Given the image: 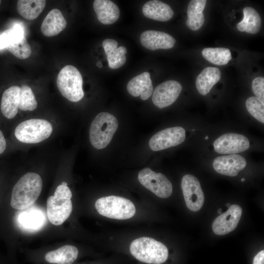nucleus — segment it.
I'll return each mask as SVG.
<instances>
[{
    "label": "nucleus",
    "instance_id": "obj_1",
    "mask_svg": "<svg viewBox=\"0 0 264 264\" xmlns=\"http://www.w3.org/2000/svg\"><path fill=\"white\" fill-rule=\"evenodd\" d=\"M43 181L39 175L32 172L22 176L14 186L10 205L17 210H24L32 205L40 196Z\"/></svg>",
    "mask_w": 264,
    "mask_h": 264
},
{
    "label": "nucleus",
    "instance_id": "obj_2",
    "mask_svg": "<svg viewBox=\"0 0 264 264\" xmlns=\"http://www.w3.org/2000/svg\"><path fill=\"white\" fill-rule=\"evenodd\" d=\"M131 254L140 262L149 264H161L168 257V250L162 242L146 237L138 238L131 243Z\"/></svg>",
    "mask_w": 264,
    "mask_h": 264
},
{
    "label": "nucleus",
    "instance_id": "obj_3",
    "mask_svg": "<svg viewBox=\"0 0 264 264\" xmlns=\"http://www.w3.org/2000/svg\"><path fill=\"white\" fill-rule=\"evenodd\" d=\"M118 126L116 118L110 113L102 112L92 120L89 131V141L97 149L106 147L111 141Z\"/></svg>",
    "mask_w": 264,
    "mask_h": 264
},
{
    "label": "nucleus",
    "instance_id": "obj_4",
    "mask_svg": "<svg viewBox=\"0 0 264 264\" xmlns=\"http://www.w3.org/2000/svg\"><path fill=\"white\" fill-rule=\"evenodd\" d=\"M95 205L100 215L113 219H128L136 212L135 206L130 200L119 196L101 198L96 201Z\"/></svg>",
    "mask_w": 264,
    "mask_h": 264
},
{
    "label": "nucleus",
    "instance_id": "obj_5",
    "mask_svg": "<svg viewBox=\"0 0 264 264\" xmlns=\"http://www.w3.org/2000/svg\"><path fill=\"white\" fill-rule=\"evenodd\" d=\"M83 78L78 69L72 65L64 67L57 78V86L61 94L68 100L77 102L84 96Z\"/></svg>",
    "mask_w": 264,
    "mask_h": 264
},
{
    "label": "nucleus",
    "instance_id": "obj_6",
    "mask_svg": "<svg viewBox=\"0 0 264 264\" xmlns=\"http://www.w3.org/2000/svg\"><path fill=\"white\" fill-rule=\"evenodd\" d=\"M52 131V126L48 121L43 119H31L20 123L16 127L14 134L20 142L35 144L48 138Z\"/></svg>",
    "mask_w": 264,
    "mask_h": 264
},
{
    "label": "nucleus",
    "instance_id": "obj_7",
    "mask_svg": "<svg viewBox=\"0 0 264 264\" xmlns=\"http://www.w3.org/2000/svg\"><path fill=\"white\" fill-rule=\"evenodd\" d=\"M138 179L143 186L159 198H167L172 194L173 186L169 179L163 174L155 173L149 168L141 170Z\"/></svg>",
    "mask_w": 264,
    "mask_h": 264
},
{
    "label": "nucleus",
    "instance_id": "obj_8",
    "mask_svg": "<svg viewBox=\"0 0 264 264\" xmlns=\"http://www.w3.org/2000/svg\"><path fill=\"white\" fill-rule=\"evenodd\" d=\"M181 187L188 208L193 212L199 211L203 205L204 196L198 178L192 175H184Z\"/></svg>",
    "mask_w": 264,
    "mask_h": 264
},
{
    "label": "nucleus",
    "instance_id": "obj_9",
    "mask_svg": "<svg viewBox=\"0 0 264 264\" xmlns=\"http://www.w3.org/2000/svg\"><path fill=\"white\" fill-rule=\"evenodd\" d=\"M185 138V131L181 127L165 129L154 134L149 145L153 151H158L181 144Z\"/></svg>",
    "mask_w": 264,
    "mask_h": 264
},
{
    "label": "nucleus",
    "instance_id": "obj_10",
    "mask_svg": "<svg viewBox=\"0 0 264 264\" xmlns=\"http://www.w3.org/2000/svg\"><path fill=\"white\" fill-rule=\"evenodd\" d=\"M215 151L223 154H233L244 152L250 147L248 139L245 136L227 133L217 138L213 144Z\"/></svg>",
    "mask_w": 264,
    "mask_h": 264
},
{
    "label": "nucleus",
    "instance_id": "obj_11",
    "mask_svg": "<svg viewBox=\"0 0 264 264\" xmlns=\"http://www.w3.org/2000/svg\"><path fill=\"white\" fill-rule=\"evenodd\" d=\"M182 87L175 80L165 81L158 85L153 92L152 101L160 109L168 107L178 97Z\"/></svg>",
    "mask_w": 264,
    "mask_h": 264
},
{
    "label": "nucleus",
    "instance_id": "obj_12",
    "mask_svg": "<svg viewBox=\"0 0 264 264\" xmlns=\"http://www.w3.org/2000/svg\"><path fill=\"white\" fill-rule=\"evenodd\" d=\"M242 214L241 207L233 204L213 221L212 228L215 234L224 235L233 231L237 226Z\"/></svg>",
    "mask_w": 264,
    "mask_h": 264
},
{
    "label": "nucleus",
    "instance_id": "obj_13",
    "mask_svg": "<svg viewBox=\"0 0 264 264\" xmlns=\"http://www.w3.org/2000/svg\"><path fill=\"white\" fill-rule=\"evenodd\" d=\"M46 206L48 220L55 225L63 223L70 216L72 210L71 199L58 198L53 196L48 198Z\"/></svg>",
    "mask_w": 264,
    "mask_h": 264
},
{
    "label": "nucleus",
    "instance_id": "obj_14",
    "mask_svg": "<svg viewBox=\"0 0 264 264\" xmlns=\"http://www.w3.org/2000/svg\"><path fill=\"white\" fill-rule=\"evenodd\" d=\"M246 165L244 158L236 154L219 156L213 162V167L217 173L229 176H237Z\"/></svg>",
    "mask_w": 264,
    "mask_h": 264
},
{
    "label": "nucleus",
    "instance_id": "obj_15",
    "mask_svg": "<svg viewBox=\"0 0 264 264\" xmlns=\"http://www.w3.org/2000/svg\"><path fill=\"white\" fill-rule=\"evenodd\" d=\"M140 40L142 45L151 50L172 48L176 42L169 34L153 30L143 32L140 35Z\"/></svg>",
    "mask_w": 264,
    "mask_h": 264
},
{
    "label": "nucleus",
    "instance_id": "obj_16",
    "mask_svg": "<svg viewBox=\"0 0 264 264\" xmlns=\"http://www.w3.org/2000/svg\"><path fill=\"white\" fill-rule=\"evenodd\" d=\"M127 89L132 96H140L143 100L148 99L153 92L150 73L144 72L133 77L128 82Z\"/></svg>",
    "mask_w": 264,
    "mask_h": 264
},
{
    "label": "nucleus",
    "instance_id": "obj_17",
    "mask_svg": "<svg viewBox=\"0 0 264 264\" xmlns=\"http://www.w3.org/2000/svg\"><path fill=\"white\" fill-rule=\"evenodd\" d=\"M78 254L76 247L65 245L47 252L44 256V260L48 264H72L77 259Z\"/></svg>",
    "mask_w": 264,
    "mask_h": 264
},
{
    "label": "nucleus",
    "instance_id": "obj_18",
    "mask_svg": "<svg viewBox=\"0 0 264 264\" xmlns=\"http://www.w3.org/2000/svg\"><path fill=\"white\" fill-rule=\"evenodd\" d=\"M102 45L110 68H118L125 64L127 60L125 54L127 52L125 47L121 46L117 48V42L110 39L104 40Z\"/></svg>",
    "mask_w": 264,
    "mask_h": 264
},
{
    "label": "nucleus",
    "instance_id": "obj_19",
    "mask_svg": "<svg viewBox=\"0 0 264 264\" xmlns=\"http://www.w3.org/2000/svg\"><path fill=\"white\" fill-rule=\"evenodd\" d=\"M67 22L61 12L58 9L51 10L44 20L41 31L46 37L59 34L66 27Z\"/></svg>",
    "mask_w": 264,
    "mask_h": 264
},
{
    "label": "nucleus",
    "instance_id": "obj_20",
    "mask_svg": "<svg viewBox=\"0 0 264 264\" xmlns=\"http://www.w3.org/2000/svg\"><path fill=\"white\" fill-rule=\"evenodd\" d=\"M142 12L147 18L159 22L168 21L174 14L169 5L157 0H150L145 3L142 7Z\"/></svg>",
    "mask_w": 264,
    "mask_h": 264
},
{
    "label": "nucleus",
    "instance_id": "obj_21",
    "mask_svg": "<svg viewBox=\"0 0 264 264\" xmlns=\"http://www.w3.org/2000/svg\"><path fill=\"white\" fill-rule=\"evenodd\" d=\"M20 87L12 86L6 89L1 97L0 110L6 118L11 119L15 117L19 110Z\"/></svg>",
    "mask_w": 264,
    "mask_h": 264
},
{
    "label": "nucleus",
    "instance_id": "obj_22",
    "mask_svg": "<svg viewBox=\"0 0 264 264\" xmlns=\"http://www.w3.org/2000/svg\"><path fill=\"white\" fill-rule=\"evenodd\" d=\"M98 20L104 24L115 22L120 16L118 7L109 0H95L93 4Z\"/></svg>",
    "mask_w": 264,
    "mask_h": 264
},
{
    "label": "nucleus",
    "instance_id": "obj_23",
    "mask_svg": "<svg viewBox=\"0 0 264 264\" xmlns=\"http://www.w3.org/2000/svg\"><path fill=\"white\" fill-rule=\"evenodd\" d=\"M221 72L217 67H207L203 69L197 78L196 85L198 92L206 95L212 87L220 80Z\"/></svg>",
    "mask_w": 264,
    "mask_h": 264
},
{
    "label": "nucleus",
    "instance_id": "obj_24",
    "mask_svg": "<svg viewBox=\"0 0 264 264\" xmlns=\"http://www.w3.org/2000/svg\"><path fill=\"white\" fill-rule=\"evenodd\" d=\"M207 1L206 0H192L188 6L186 24L192 30H198L204 22L203 14Z\"/></svg>",
    "mask_w": 264,
    "mask_h": 264
},
{
    "label": "nucleus",
    "instance_id": "obj_25",
    "mask_svg": "<svg viewBox=\"0 0 264 264\" xmlns=\"http://www.w3.org/2000/svg\"><path fill=\"white\" fill-rule=\"evenodd\" d=\"M243 18L237 25L238 30L250 34H256L259 31L262 20L259 14L251 7L247 6L243 9Z\"/></svg>",
    "mask_w": 264,
    "mask_h": 264
},
{
    "label": "nucleus",
    "instance_id": "obj_26",
    "mask_svg": "<svg viewBox=\"0 0 264 264\" xmlns=\"http://www.w3.org/2000/svg\"><path fill=\"white\" fill-rule=\"evenodd\" d=\"M46 1L44 0H19L17 9L19 14L27 20H33L39 17L44 9Z\"/></svg>",
    "mask_w": 264,
    "mask_h": 264
},
{
    "label": "nucleus",
    "instance_id": "obj_27",
    "mask_svg": "<svg viewBox=\"0 0 264 264\" xmlns=\"http://www.w3.org/2000/svg\"><path fill=\"white\" fill-rule=\"evenodd\" d=\"M201 54L206 60L219 66L227 64L232 59L230 50L226 48H205Z\"/></svg>",
    "mask_w": 264,
    "mask_h": 264
},
{
    "label": "nucleus",
    "instance_id": "obj_28",
    "mask_svg": "<svg viewBox=\"0 0 264 264\" xmlns=\"http://www.w3.org/2000/svg\"><path fill=\"white\" fill-rule=\"evenodd\" d=\"M37 102L31 88L26 85L20 87L19 109L23 111H32L36 109Z\"/></svg>",
    "mask_w": 264,
    "mask_h": 264
},
{
    "label": "nucleus",
    "instance_id": "obj_29",
    "mask_svg": "<svg viewBox=\"0 0 264 264\" xmlns=\"http://www.w3.org/2000/svg\"><path fill=\"white\" fill-rule=\"evenodd\" d=\"M25 36L24 30L20 24H16L0 35V49L6 48L11 44Z\"/></svg>",
    "mask_w": 264,
    "mask_h": 264
},
{
    "label": "nucleus",
    "instance_id": "obj_30",
    "mask_svg": "<svg viewBox=\"0 0 264 264\" xmlns=\"http://www.w3.org/2000/svg\"><path fill=\"white\" fill-rule=\"evenodd\" d=\"M6 49L15 57L22 60L29 58L32 53L31 47L25 36L20 40L9 45Z\"/></svg>",
    "mask_w": 264,
    "mask_h": 264
},
{
    "label": "nucleus",
    "instance_id": "obj_31",
    "mask_svg": "<svg viewBox=\"0 0 264 264\" xmlns=\"http://www.w3.org/2000/svg\"><path fill=\"white\" fill-rule=\"evenodd\" d=\"M249 113L255 119L264 123V103L255 96L249 97L245 102Z\"/></svg>",
    "mask_w": 264,
    "mask_h": 264
},
{
    "label": "nucleus",
    "instance_id": "obj_32",
    "mask_svg": "<svg viewBox=\"0 0 264 264\" xmlns=\"http://www.w3.org/2000/svg\"><path fill=\"white\" fill-rule=\"evenodd\" d=\"M21 216L20 221L24 227L37 228L41 224L42 216L37 211L24 212Z\"/></svg>",
    "mask_w": 264,
    "mask_h": 264
},
{
    "label": "nucleus",
    "instance_id": "obj_33",
    "mask_svg": "<svg viewBox=\"0 0 264 264\" xmlns=\"http://www.w3.org/2000/svg\"><path fill=\"white\" fill-rule=\"evenodd\" d=\"M252 89L256 97L264 102V78H255L252 83Z\"/></svg>",
    "mask_w": 264,
    "mask_h": 264
},
{
    "label": "nucleus",
    "instance_id": "obj_34",
    "mask_svg": "<svg viewBox=\"0 0 264 264\" xmlns=\"http://www.w3.org/2000/svg\"><path fill=\"white\" fill-rule=\"evenodd\" d=\"M72 196V192L69 187L61 184L56 188L53 196L58 198L70 199Z\"/></svg>",
    "mask_w": 264,
    "mask_h": 264
},
{
    "label": "nucleus",
    "instance_id": "obj_35",
    "mask_svg": "<svg viewBox=\"0 0 264 264\" xmlns=\"http://www.w3.org/2000/svg\"><path fill=\"white\" fill-rule=\"evenodd\" d=\"M264 251L261 250L254 257L253 264H264Z\"/></svg>",
    "mask_w": 264,
    "mask_h": 264
},
{
    "label": "nucleus",
    "instance_id": "obj_36",
    "mask_svg": "<svg viewBox=\"0 0 264 264\" xmlns=\"http://www.w3.org/2000/svg\"><path fill=\"white\" fill-rule=\"evenodd\" d=\"M6 147V139L2 131L0 130V154H2L5 151Z\"/></svg>",
    "mask_w": 264,
    "mask_h": 264
},
{
    "label": "nucleus",
    "instance_id": "obj_37",
    "mask_svg": "<svg viewBox=\"0 0 264 264\" xmlns=\"http://www.w3.org/2000/svg\"><path fill=\"white\" fill-rule=\"evenodd\" d=\"M96 66L99 67L101 68L102 67V64L100 62H98L96 64Z\"/></svg>",
    "mask_w": 264,
    "mask_h": 264
},
{
    "label": "nucleus",
    "instance_id": "obj_38",
    "mask_svg": "<svg viewBox=\"0 0 264 264\" xmlns=\"http://www.w3.org/2000/svg\"><path fill=\"white\" fill-rule=\"evenodd\" d=\"M221 211H222V209L221 208L219 209L218 210V213L220 215L221 214H222Z\"/></svg>",
    "mask_w": 264,
    "mask_h": 264
},
{
    "label": "nucleus",
    "instance_id": "obj_39",
    "mask_svg": "<svg viewBox=\"0 0 264 264\" xmlns=\"http://www.w3.org/2000/svg\"><path fill=\"white\" fill-rule=\"evenodd\" d=\"M62 184L67 186V183L66 182H62Z\"/></svg>",
    "mask_w": 264,
    "mask_h": 264
},
{
    "label": "nucleus",
    "instance_id": "obj_40",
    "mask_svg": "<svg viewBox=\"0 0 264 264\" xmlns=\"http://www.w3.org/2000/svg\"><path fill=\"white\" fill-rule=\"evenodd\" d=\"M226 206H227V207H229L231 206V204H230V203H227V204H226Z\"/></svg>",
    "mask_w": 264,
    "mask_h": 264
},
{
    "label": "nucleus",
    "instance_id": "obj_41",
    "mask_svg": "<svg viewBox=\"0 0 264 264\" xmlns=\"http://www.w3.org/2000/svg\"><path fill=\"white\" fill-rule=\"evenodd\" d=\"M208 139V136H206L205 137V139Z\"/></svg>",
    "mask_w": 264,
    "mask_h": 264
},
{
    "label": "nucleus",
    "instance_id": "obj_42",
    "mask_svg": "<svg viewBox=\"0 0 264 264\" xmlns=\"http://www.w3.org/2000/svg\"><path fill=\"white\" fill-rule=\"evenodd\" d=\"M241 181H245V179H244V178H242V179H241Z\"/></svg>",
    "mask_w": 264,
    "mask_h": 264
},
{
    "label": "nucleus",
    "instance_id": "obj_43",
    "mask_svg": "<svg viewBox=\"0 0 264 264\" xmlns=\"http://www.w3.org/2000/svg\"><path fill=\"white\" fill-rule=\"evenodd\" d=\"M0 3H1V0H0Z\"/></svg>",
    "mask_w": 264,
    "mask_h": 264
}]
</instances>
